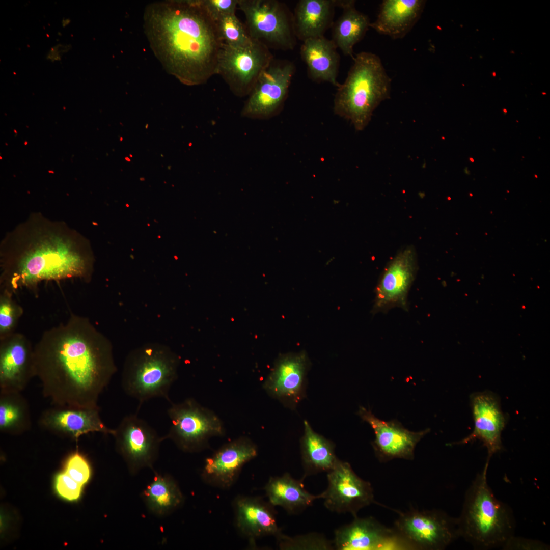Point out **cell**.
Wrapping results in <instances>:
<instances>
[{"label":"cell","mask_w":550,"mask_h":550,"mask_svg":"<svg viewBox=\"0 0 550 550\" xmlns=\"http://www.w3.org/2000/svg\"><path fill=\"white\" fill-rule=\"evenodd\" d=\"M35 377L54 406L97 407L117 371L110 341L87 317L71 313L34 346Z\"/></svg>","instance_id":"6da1fadb"},{"label":"cell","mask_w":550,"mask_h":550,"mask_svg":"<svg viewBox=\"0 0 550 550\" xmlns=\"http://www.w3.org/2000/svg\"><path fill=\"white\" fill-rule=\"evenodd\" d=\"M94 259L88 240L62 221L40 213L8 232L0 246V291L13 295L39 283L76 278L90 281Z\"/></svg>","instance_id":"7a4b0ae2"},{"label":"cell","mask_w":550,"mask_h":550,"mask_svg":"<svg viewBox=\"0 0 550 550\" xmlns=\"http://www.w3.org/2000/svg\"><path fill=\"white\" fill-rule=\"evenodd\" d=\"M143 21L154 54L167 72L180 82L200 85L217 74L223 43L199 0L150 3Z\"/></svg>","instance_id":"3957f363"},{"label":"cell","mask_w":550,"mask_h":550,"mask_svg":"<svg viewBox=\"0 0 550 550\" xmlns=\"http://www.w3.org/2000/svg\"><path fill=\"white\" fill-rule=\"evenodd\" d=\"M486 461L466 491L457 524L459 536L475 549L503 546L514 535L515 520L511 508L494 496L487 482Z\"/></svg>","instance_id":"277c9868"},{"label":"cell","mask_w":550,"mask_h":550,"mask_svg":"<svg viewBox=\"0 0 550 550\" xmlns=\"http://www.w3.org/2000/svg\"><path fill=\"white\" fill-rule=\"evenodd\" d=\"M352 59L345 80L337 87L333 109L335 114L349 121L356 130L362 131L377 106L389 98L391 79L377 55L362 51Z\"/></svg>","instance_id":"5b68a950"},{"label":"cell","mask_w":550,"mask_h":550,"mask_svg":"<svg viewBox=\"0 0 550 550\" xmlns=\"http://www.w3.org/2000/svg\"><path fill=\"white\" fill-rule=\"evenodd\" d=\"M179 359L169 348L148 345L132 351L124 363L121 386L141 405L155 398L169 400L170 389L177 376Z\"/></svg>","instance_id":"8992f818"},{"label":"cell","mask_w":550,"mask_h":550,"mask_svg":"<svg viewBox=\"0 0 550 550\" xmlns=\"http://www.w3.org/2000/svg\"><path fill=\"white\" fill-rule=\"evenodd\" d=\"M396 511L393 529L404 549L442 550L460 537L457 518L441 510Z\"/></svg>","instance_id":"52a82bcc"},{"label":"cell","mask_w":550,"mask_h":550,"mask_svg":"<svg viewBox=\"0 0 550 550\" xmlns=\"http://www.w3.org/2000/svg\"><path fill=\"white\" fill-rule=\"evenodd\" d=\"M244 14L250 37L282 50L294 49L296 37L293 16L287 7L276 0H238Z\"/></svg>","instance_id":"ba28073f"},{"label":"cell","mask_w":550,"mask_h":550,"mask_svg":"<svg viewBox=\"0 0 550 550\" xmlns=\"http://www.w3.org/2000/svg\"><path fill=\"white\" fill-rule=\"evenodd\" d=\"M273 60L269 47L257 40L253 39L250 45L242 47L223 43L218 56L217 74L234 95L243 97L249 96L261 73Z\"/></svg>","instance_id":"9c48e42d"},{"label":"cell","mask_w":550,"mask_h":550,"mask_svg":"<svg viewBox=\"0 0 550 550\" xmlns=\"http://www.w3.org/2000/svg\"><path fill=\"white\" fill-rule=\"evenodd\" d=\"M295 71L293 62L273 60L258 78L242 108L241 116L266 120L278 115L288 97Z\"/></svg>","instance_id":"30bf717a"},{"label":"cell","mask_w":550,"mask_h":550,"mask_svg":"<svg viewBox=\"0 0 550 550\" xmlns=\"http://www.w3.org/2000/svg\"><path fill=\"white\" fill-rule=\"evenodd\" d=\"M418 270L415 249H403L388 263L375 289L372 314L386 313L395 308L408 309V296Z\"/></svg>","instance_id":"8fae6325"},{"label":"cell","mask_w":550,"mask_h":550,"mask_svg":"<svg viewBox=\"0 0 550 550\" xmlns=\"http://www.w3.org/2000/svg\"><path fill=\"white\" fill-rule=\"evenodd\" d=\"M167 414L170 427L163 439L172 440L184 451L199 450L208 438L222 432L219 421L193 400L172 404Z\"/></svg>","instance_id":"7c38bea8"},{"label":"cell","mask_w":550,"mask_h":550,"mask_svg":"<svg viewBox=\"0 0 550 550\" xmlns=\"http://www.w3.org/2000/svg\"><path fill=\"white\" fill-rule=\"evenodd\" d=\"M114 430L116 449L132 473L153 466L164 439L151 425L136 414H129Z\"/></svg>","instance_id":"4fadbf2b"},{"label":"cell","mask_w":550,"mask_h":550,"mask_svg":"<svg viewBox=\"0 0 550 550\" xmlns=\"http://www.w3.org/2000/svg\"><path fill=\"white\" fill-rule=\"evenodd\" d=\"M327 473L328 485L321 499L328 510L354 517L361 509L375 502L371 483L359 477L348 462L338 459Z\"/></svg>","instance_id":"5bb4252c"},{"label":"cell","mask_w":550,"mask_h":550,"mask_svg":"<svg viewBox=\"0 0 550 550\" xmlns=\"http://www.w3.org/2000/svg\"><path fill=\"white\" fill-rule=\"evenodd\" d=\"M357 414L374 431L375 438L371 444L380 462L394 459L413 460L417 444L430 431L429 428L418 432L410 431L397 420H381L362 406Z\"/></svg>","instance_id":"9a60e30c"},{"label":"cell","mask_w":550,"mask_h":550,"mask_svg":"<svg viewBox=\"0 0 550 550\" xmlns=\"http://www.w3.org/2000/svg\"><path fill=\"white\" fill-rule=\"evenodd\" d=\"M35 377L34 346L23 334L0 339V392H22Z\"/></svg>","instance_id":"2e32d148"},{"label":"cell","mask_w":550,"mask_h":550,"mask_svg":"<svg viewBox=\"0 0 550 550\" xmlns=\"http://www.w3.org/2000/svg\"><path fill=\"white\" fill-rule=\"evenodd\" d=\"M471 406L474 422L473 431L454 444H465L476 440L482 442L487 450V461L503 449L502 432L506 424V417L500 401L488 392L475 393L471 396Z\"/></svg>","instance_id":"e0dca14e"},{"label":"cell","mask_w":550,"mask_h":550,"mask_svg":"<svg viewBox=\"0 0 550 550\" xmlns=\"http://www.w3.org/2000/svg\"><path fill=\"white\" fill-rule=\"evenodd\" d=\"M333 541L338 550L404 549L393 528L372 517H354L351 523L335 530Z\"/></svg>","instance_id":"ac0fdd59"},{"label":"cell","mask_w":550,"mask_h":550,"mask_svg":"<svg viewBox=\"0 0 550 550\" xmlns=\"http://www.w3.org/2000/svg\"><path fill=\"white\" fill-rule=\"evenodd\" d=\"M38 425L55 434L77 439L92 432L113 435L114 429L102 420L99 407L54 406L40 415Z\"/></svg>","instance_id":"d6986e66"},{"label":"cell","mask_w":550,"mask_h":550,"mask_svg":"<svg viewBox=\"0 0 550 550\" xmlns=\"http://www.w3.org/2000/svg\"><path fill=\"white\" fill-rule=\"evenodd\" d=\"M310 360L305 351L281 355L267 378L265 389L292 407L305 396Z\"/></svg>","instance_id":"ffe728a7"},{"label":"cell","mask_w":550,"mask_h":550,"mask_svg":"<svg viewBox=\"0 0 550 550\" xmlns=\"http://www.w3.org/2000/svg\"><path fill=\"white\" fill-rule=\"evenodd\" d=\"M257 454L256 446L248 439L232 442L206 460L202 478L212 486L228 489L235 483L243 465Z\"/></svg>","instance_id":"44dd1931"},{"label":"cell","mask_w":550,"mask_h":550,"mask_svg":"<svg viewBox=\"0 0 550 550\" xmlns=\"http://www.w3.org/2000/svg\"><path fill=\"white\" fill-rule=\"evenodd\" d=\"M273 506L260 498L239 496L234 502L237 529L251 546L257 538L266 536L276 538L282 533L278 527Z\"/></svg>","instance_id":"7402d4cb"},{"label":"cell","mask_w":550,"mask_h":550,"mask_svg":"<svg viewBox=\"0 0 550 550\" xmlns=\"http://www.w3.org/2000/svg\"><path fill=\"white\" fill-rule=\"evenodd\" d=\"M425 4L424 0H384L370 27L392 39H402L418 22Z\"/></svg>","instance_id":"603a6c76"},{"label":"cell","mask_w":550,"mask_h":550,"mask_svg":"<svg viewBox=\"0 0 550 550\" xmlns=\"http://www.w3.org/2000/svg\"><path fill=\"white\" fill-rule=\"evenodd\" d=\"M302 42L300 55L310 78L319 82H328L338 87L340 84L337 78L340 58L333 41L322 36Z\"/></svg>","instance_id":"cb8c5ba5"},{"label":"cell","mask_w":550,"mask_h":550,"mask_svg":"<svg viewBox=\"0 0 550 550\" xmlns=\"http://www.w3.org/2000/svg\"><path fill=\"white\" fill-rule=\"evenodd\" d=\"M335 7V0L299 1L293 14L296 38L304 41L324 36L333 23Z\"/></svg>","instance_id":"d4e9b609"},{"label":"cell","mask_w":550,"mask_h":550,"mask_svg":"<svg viewBox=\"0 0 550 550\" xmlns=\"http://www.w3.org/2000/svg\"><path fill=\"white\" fill-rule=\"evenodd\" d=\"M335 3L343 12L332 25V40L345 56L353 59V47L370 28V20L367 15L356 9L355 1L335 0Z\"/></svg>","instance_id":"484cf974"},{"label":"cell","mask_w":550,"mask_h":550,"mask_svg":"<svg viewBox=\"0 0 550 550\" xmlns=\"http://www.w3.org/2000/svg\"><path fill=\"white\" fill-rule=\"evenodd\" d=\"M303 479L296 480L288 473L270 478L264 487L269 502L281 506L289 514H298L310 507L321 494L314 495L304 488Z\"/></svg>","instance_id":"4316f807"},{"label":"cell","mask_w":550,"mask_h":550,"mask_svg":"<svg viewBox=\"0 0 550 550\" xmlns=\"http://www.w3.org/2000/svg\"><path fill=\"white\" fill-rule=\"evenodd\" d=\"M304 424V433L300 441L303 479L308 476L328 472L338 460L334 443L315 432L306 420Z\"/></svg>","instance_id":"83f0119b"},{"label":"cell","mask_w":550,"mask_h":550,"mask_svg":"<svg viewBox=\"0 0 550 550\" xmlns=\"http://www.w3.org/2000/svg\"><path fill=\"white\" fill-rule=\"evenodd\" d=\"M143 498L149 510L157 515L170 513L183 500V495L174 480L168 475L157 474L143 492Z\"/></svg>","instance_id":"f1b7e54d"},{"label":"cell","mask_w":550,"mask_h":550,"mask_svg":"<svg viewBox=\"0 0 550 550\" xmlns=\"http://www.w3.org/2000/svg\"><path fill=\"white\" fill-rule=\"evenodd\" d=\"M32 426L29 405L21 392H0V430L19 434Z\"/></svg>","instance_id":"f546056e"},{"label":"cell","mask_w":550,"mask_h":550,"mask_svg":"<svg viewBox=\"0 0 550 550\" xmlns=\"http://www.w3.org/2000/svg\"><path fill=\"white\" fill-rule=\"evenodd\" d=\"M218 35L224 44L234 47L250 45L253 39L235 14L224 15L213 21Z\"/></svg>","instance_id":"4dcf8cb0"},{"label":"cell","mask_w":550,"mask_h":550,"mask_svg":"<svg viewBox=\"0 0 550 550\" xmlns=\"http://www.w3.org/2000/svg\"><path fill=\"white\" fill-rule=\"evenodd\" d=\"M281 549L284 550H332L333 541L318 533H310L293 537L282 533L277 538Z\"/></svg>","instance_id":"1f68e13d"},{"label":"cell","mask_w":550,"mask_h":550,"mask_svg":"<svg viewBox=\"0 0 550 550\" xmlns=\"http://www.w3.org/2000/svg\"><path fill=\"white\" fill-rule=\"evenodd\" d=\"M14 295L7 291H0V339L16 332L23 313L22 307L14 300Z\"/></svg>","instance_id":"d6a6232c"},{"label":"cell","mask_w":550,"mask_h":550,"mask_svg":"<svg viewBox=\"0 0 550 550\" xmlns=\"http://www.w3.org/2000/svg\"><path fill=\"white\" fill-rule=\"evenodd\" d=\"M63 471L83 486L89 481L92 469L88 459L78 450L70 453L63 463Z\"/></svg>","instance_id":"836d02e7"},{"label":"cell","mask_w":550,"mask_h":550,"mask_svg":"<svg viewBox=\"0 0 550 550\" xmlns=\"http://www.w3.org/2000/svg\"><path fill=\"white\" fill-rule=\"evenodd\" d=\"M53 486L56 495L68 502L78 501L82 494L84 487L63 471L54 475Z\"/></svg>","instance_id":"e575fe53"},{"label":"cell","mask_w":550,"mask_h":550,"mask_svg":"<svg viewBox=\"0 0 550 550\" xmlns=\"http://www.w3.org/2000/svg\"><path fill=\"white\" fill-rule=\"evenodd\" d=\"M213 21L220 17L235 14L238 0H199Z\"/></svg>","instance_id":"d590c367"},{"label":"cell","mask_w":550,"mask_h":550,"mask_svg":"<svg viewBox=\"0 0 550 550\" xmlns=\"http://www.w3.org/2000/svg\"><path fill=\"white\" fill-rule=\"evenodd\" d=\"M506 550H547L549 546L538 540L511 536L502 547Z\"/></svg>","instance_id":"8d00e7d4"},{"label":"cell","mask_w":550,"mask_h":550,"mask_svg":"<svg viewBox=\"0 0 550 550\" xmlns=\"http://www.w3.org/2000/svg\"><path fill=\"white\" fill-rule=\"evenodd\" d=\"M72 46L71 44L59 43L52 46L46 56V59L52 62L61 60L62 55L68 51Z\"/></svg>","instance_id":"74e56055"},{"label":"cell","mask_w":550,"mask_h":550,"mask_svg":"<svg viewBox=\"0 0 550 550\" xmlns=\"http://www.w3.org/2000/svg\"><path fill=\"white\" fill-rule=\"evenodd\" d=\"M71 22V20L69 18H63L62 20V26L65 28Z\"/></svg>","instance_id":"f35d334b"},{"label":"cell","mask_w":550,"mask_h":550,"mask_svg":"<svg viewBox=\"0 0 550 550\" xmlns=\"http://www.w3.org/2000/svg\"><path fill=\"white\" fill-rule=\"evenodd\" d=\"M125 160L126 161H128V162H130V161H131L130 159L128 157H125Z\"/></svg>","instance_id":"ab89813d"},{"label":"cell","mask_w":550,"mask_h":550,"mask_svg":"<svg viewBox=\"0 0 550 550\" xmlns=\"http://www.w3.org/2000/svg\"><path fill=\"white\" fill-rule=\"evenodd\" d=\"M148 124H147L146 125L145 128H146V129H147V128H148Z\"/></svg>","instance_id":"60d3db41"},{"label":"cell","mask_w":550,"mask_h":550,"mask_svg":"<svg viewBox=\"0 0 550 550\" xmlns=\"http://www.w3.org/2000/svg\"><path fill=\"white\" fill-rule=\"evenodd\" d=\"M122 140H123V138L121 137L120 139V141L121 142V141H122Z\"/></svg>","instance_id":"b9f144b4"},{"label":"cell","mask_w":550,"mask_h":550,"mask_svg":"<svg viewBox=\"0 0 550 550\" xmlns=\"http://www.w3.org/2000/svg\"><path fill=\"white\" fill-rule=\"evenodd\" d=\"M27 144H28V142H27V141H25V143H24V144H25V145H27Z\"/></svg>","instance_id":"7bdbcfd3"},{"label":"cell","mask_w":550,"mask_h":550,"mask_svg":"<svg viewBox=\"0 0 550 550\" xmlns=\"http://www.w3.org/2000/svg\"><path fill=\"white\" fill-rule=\"evenodd\" d=\"M129 156H130V157H133V156L131 154H130Z\"/></svg>","instance_id":"ee69618b"},{"label":"cell","mask_w":550,"mask_h":550,"mask_svg":"<svg viewBox=\"0 0 550 550\" xmlns=\"http://www.w3.org/2000/svg\"><path fill=\"white\" fill-rule=\"evenodd\" d=\"M14 132H15V133H17V132H16V130H15V129H14Z\"/></svg>","instance_id":"f6af8a7d"}]
</instances>
